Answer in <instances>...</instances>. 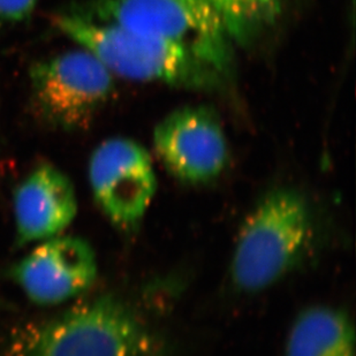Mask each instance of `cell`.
<instances>
[{"instance_id":"cell-1","label":"cell","mask_w":356,"mask_h":356,"mask_svg":"<svg viewBox=\"0 0 356 356\" xmlns=\"http://www.w3.org/2000/svg\"><path fill=\"white\" fill-rule=\"evenodd\" d=\"M14 356H166L161 337L113 296L78 303L22 333Z\"/></svg>"},{"instance_id":"cell-2","label":"cell","mask_w":356,"mask_h":356,"mask_svg":"<svg viewBox=\"0 0 356 356\" xmlns=\"http://www.w3.org/2000/svg\"><path fill=\"white\" fill-rule=\"evenodd\" d=\"M314 222L303 194L289 187L266 193L238 232L231 276L243 292H259L287 275L306 254Z\"/></svg>"},{"instance_id":"cell-3","label":"cell","mask_w":356,"mask_h":356,"mask_svg":"<svg viewBox=\"0 0 356 356\" xmlns=\"http://www.w3.org/2000/svg\"><path fill=\"white\" fill-rule=\"evenodd\" d=\"M52 24L97 58L112 75L135 81L210 87L219 72L187 51L80 13H59Z\"/></svg>"},{"instance_id":"cell-4","label":"cell","mask_w":356,"mask_h":356,"mask_svg":"<svg viewBox=\"0 0 356 356\" xmlns=\"http://www.w3.org/2000/svg\"><path fill=\"white\" fill-rule=\"evenodd\" d=\"M96 19L187 51L224 72L231 36L218 14L202 0H96Z\"/></svg>"},{"instance_id":"cell-5","label":"cell","mask_w":356,"mask_h":356,"mask_svg":"<svg viewBox=\"0 0 356 356\" xmlns=\"http://www.w3.org/2000/svg\"><path fill=\"white\" fill-rule=\"evenodd\" d=\"M29 75L38 115L64 131L88 127L113 89V75L82 47L38 61Z\"/></svg>"},{"instance_id":"cell-6","label":"cell","mask_w":356,"mask_h":356,"mask_svg":"<svg viewBox=\"0 0 356 356\" xmlns=\"http://www.w3.org/2000/svg\"><path fill=\"white\" fill-rule=\"evenodd\" d=\"M89 181L99 208L121 229L141 220L157 189L148 152L126 138H108L95 149L89 161Z\"/></svg>"},{"instance_id":"cell-7","label":"cell","mask_w":356,"mask_h":356,"mask_svg":"<svg viewBox=\"0 0 356 356\" xmlns=\"http://www.w3.org/2000/svg\"><path fill=\"white\" fill-rule=\"evenodd\" d=\"M154 145L163 164L181 181L217 178L229 161V145L218 117L210 108H179L156 126Z\"/></svg>"},{"instance_id":"cell-8","label":"cell","mask_w":356,"mask_h":356,"mask_svg":"<svg viewBox=\"0 0 356 356\" xmlns=\"http://www.w3.org/2000/svg\"><path fill=\"white\" fill-rule=\"evenodd\" d=\"M12 276L28 299L40 306H56L75 299L94 285L97 261L94 249L78 236L44 240L21 259Z\"/></svg>"},{"instance_id":"cell-9","label":"cell","mask_w":356,"mask_h":356,"mask_svg":"<svg viewBox=\"0 0 356 356\" xmlns=\"http://www.w3.org/2000/svg\"><path fill=\"white\" fill-rule=\"evenodd\" d=\"M78 212L74 186L50 163L38 165L17 186L14 216L19 245L60 236Z\"/></svg>"},{"instance_id":"cell-10","label":"cell","mask_w":356,"mask_h":356,"mask_svg":"<svg viewBox=\"0 0 356 356\" xmlns=\"http://www.w3.org/2000/svg\"><path fill=\"white\" fill-rule=\"evenodd\" d=\"M285 356H355V330L343 310L310 307L293 323Z\"/></svg>"},{"instance_id":"cell-11","label":"cell","mask_w":356,"mask_h":356,"mask_svg":"<svg viewBox=\"0 0 356 356\" xmlns=\"http://www.w3.org/2000/svg\"><path fill=\"white\" fill-rule=\"evenodd\" d=\"M224 21L231 35L245 34L252 24L269 15L273 0H202Z\"/></svg>"},{"instance_id":"cell-12","label":"cell","mask_w":356,"mask_h":356,"mask_svg":"<svg viewBox=\"0 0 356 356\" xmlns=\"http://www.w3.org/2000/svg\"><path fill=\"white\" fill-rule=\"evenodd\" d=\"M38 0H0V24H17L31 17Z\"/></svg>"}]
</instances>
